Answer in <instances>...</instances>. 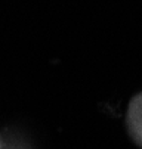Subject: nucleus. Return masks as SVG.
Segmentation results:
<instances>
[{
	"instance_id": "nucleus-1",
	"label": "nucleus",
	"mask_w": 142,
	"mask_h": 149,
	"mask_svg": "<svg viewBox=\"0 0 142 149\" xmlns=\"http://www.w3.org/2000/svg\"><path fill=\"white\" fill-rule=\"evenodd\" d=\"M126 123L130 136L142 146V92L130 99L126 112Z\"/></svg>"
}]
</instances>
